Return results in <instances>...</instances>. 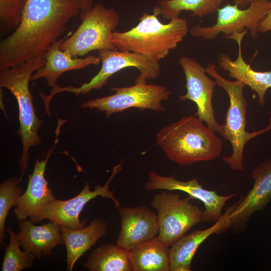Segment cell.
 Here are the masks:
<instances>
[{
  "instance_id": "cell-1",
  "label": "cell",
  "mask_w": 271,
  "mask_h": 271,
  "mask_svg": "<svg viewBox=\"0 0 271 271\" xmlns=\"http://www.w3.org/2000/svg\"><path fill=\"white\" fill-rule=\"evenodd\" d=\"M78 0H27L20 23L0 42V71L43 56L80 15Z\"/></svg>"
},
{
  "instance_id": "cell-2",
  "label": "cell",
  "mask_w": 271,
  "mask_h": 271,
  "mask_svg": "<svg viewBox=\"0 0 271 271\" xmlns=\"http://www.w3.org/2000/svg\"><path fill=\"white\" fill-rule=\"evenodd\" d=\"M203 122L194 115L184 116L160 130L157 144L179 165L213 160L220 155L222 142Z\"/></svg>"
},
{
  "instance_id": "cell-3",
  "label": "cell",
  "mask_w": 271,
  "mask_h": 271,
  "mask_svg": "<svg viewBox=\"0 0 271 271\" xmlns=\"http://www.w3.org/2000/svg\"><path fill=\"white\" fill-rule=\"evenodd\" d=\"M188 31L187 21L179 17L164 24L155 14L144 13L134 27L123 32L114 31L111 40L119 51L136 52L159 62L176 48Z\"/></svg>"
},
{
  "instance_id": "cell-4",
  "label": "cell",
  "mask_w": 271,
  "mask_h": 271,
  "mask_svg": "<svg viewBox=\"0 0 271 271\" xmlns=\"http://www.w3.org/2000/svg\"><path fill=\"white\" fill-rule=\"evenodd\" d=\"M45 64L46 59L41 56L0 71L1 88L8 89L15 97L19 106L20 126L18 133L21 137L23 146L22 154L18 160L20 182L28 166L30 148L41 143L38 131L42 121L36 114L29 81L32 74Z\"/></svg>"
},
{
  "instance_id": "cell-5",
  "label": "cell",
  "mask_w": 271,
  "mask_h": 271,
  "mask_svg": "<svg viewBox=\"0 0 271 271\" xmlns=\"http://www.w3.org/2000/svg\"><path fill=\"white\" fill-rule=\"evenodd\" d=\"M206 70L207 74L214 78L216 85L225 90L229 98V106L226 112L225 122L224 124L220 125L218 132L230 143L232 152L229 156H224L222 160L232 170L243 171L245 146L252 139L271 129L270 113L269 124L266 127L253 132H247L245 130L247 101L243 95L245 85L238 80L232 81L223 77L217 72L214 63L209 64Z\"/></svg>"
},
{
  "instance_id": "cell-6",
  "label": "cell",
  "mask_w": 271,
  "mask_h": 271,
  "mask_svg": "<svg viewBox=\"0 0 271 271\" xmlns=\"http://www.w3.org/2000/svg\"><path fill=\"white\" fill-rule=\"evenodd\" d=\"M81 24L73 34L69 33L60 49L72 57L84 56L95 50H117L111 37L119 23V17L112 8L99 3L80 17Z\"/></svg>"
},
{
  "instance_id": "cell-7",
  "label": "cell",
  "mask_w": 271,
  "mask_h": 271,
  "mask_svg": "<svg viewBox=\"0 0 271 271\" xmlns=\"http://www.w3.org/2000/svg\"><path fill=\"white\" fill-rule=\"evenodd\" d=\"M98 57L102 63L101 69L89 82L79 87H61L57 85L52 88L47 98L50 100L56 94L64 91L79 96L88 93L93 90H97L106 85L111 76L125 68L134 67L140 71L136 79V83H145L147 80L155 79L161 72L159 62L136 52L104 49L98 51Z\"/></svg>"
},
{
  "instance_id": "cell-8",
  "label": "cell",
  "mask_w": 271,
  "mask_h": 271,
  "mask_svg": "<svg viewBox=\"0 0 271 271\" xmlns=\"http://www.w3.org/2000/svg\"><path fill=\"white\" fill-rule=\"evenodd\" d=\"M190 196L182 199L164 191L154 197L152 206L157 210L158 237L168 247L194 225L204 221L203 211L193 204Z\"/></svg>"
},
{
  "instance_id": "cell-9",
  "label": "cell",
  "mask_w": 271,
  "mask_h": 271,
  "mask_svg": "<svg viewBox=\"0 0 271 271\" xmlns=\"http://www.w3.org/2000/svg\"><path fill=\"white\" fill-rule=\"evenodd\" d=\"M271 10V1L261 0L251 3L242 9L237 5L227 4L217 11L216 23L211 26L196 25L190 30L192 36L205 40H212L220 33L225 36L249 30L251 36L258 37V26Z\"/></svg>"
},
{
  "instance_id": "cell-10",
  "label": "cell",
  "mask_w": 271,
  "mask_h": 271,
  "mask_svg": "<svg viewBox=\"0 0 271 271\" xmlns=\"http://www.w3.org/2000/svg\"><path fill=\"white\" fill-rule=\"evenodd\" d=\"M110 90L115 93L85 101L82 103V107L104 111L107 117L130 108L163 112L165 109L161 102L168 100L171 94L170 91L165 86L146 83H136L129 87H112Z\"/></svg>"
},
{
  "instance_id": "cell-11",
  "label": "cell",
  "mask_w": 271,
  "mask_h": 271,
  "mask_svg": "<svg viewBox=\"0 0 271 271\" xmlns=\"http://www.w3.org/2000/svg\"><path fill=\"white\" fill-rule=\"evenodd\" d=\"M121 169V163L114 167L106 183L103 186L96 185L93 191L90 190V186L88 182H86L82 191L73 198L66 200L55 199L42 211L36 223L44 219H48L69 229L82 228L86 226V220L81 221L80 213L88 202L98 196L111 199L115 207H119L120 202L114 196L113 191H110L109 184Z\"/></svg>"
},
{
  "instance_id": "cell-12",
  "label": "cell",
  "mask_w": 271,
  "mask_h": 271,
  "mask_svg": "<svg viewBox=\"0 0 271 271\" xmlns=\"http://www.w3.org/2000/svg\"><path fill=\"white\" fill-rule=\"evenodd\" d=\"M179 64L185 75L187 89L185 94L179 96V99L195 102L196 115L208 127L218 132L220 124L215 117L212 104L215 81L208 76L206 68L192 58L182 56Z\"/></svg>"
},
{
  "instance_id": "cell-13",
  "label": "cell",
  "mask_w": 271,
  "mask_h": 271,
  "mask_svg": "<svg viewBox=\"0 0 271 271\" xmlns=\"http://www.w3.org/2000/svg\"><path fill=\"white\" fill-rule=\"evenodd\" d=\"M61 124H58L56 130V137L53 148L47 151L46 156L41 161L37 159L33 172L29 175L27 188L25 192L16 200L14 212L19 221L26 220L28 217L36 223L39 215L49 203L56 199L44 177L46 165L55 146L58 141Z\"/></svg>"
},
{
  "instance_id": "cell-14",
  "label": "cell",
  "mask_w": 271,
  "mask_h": 271,
  "mask_svg": "<svg viewBox=\"0 0 271 271\" xmlns=\"http://www.w3.org/2000/svg\"><path fill=\"white\" fill-rule=\"evenodd\" d=\"M251 176L254 180L252 188L233 204L230 214L231 228L235 231L244 230L252 215L263 211L271 201V158L259 164Z\"/></svg>"
},
{
  "instance_id": "cell-15",
  "label": "cell",
  "mask_w": 271,
  "mask_h": 271,
  "mask_svg": "<svg viewBox=\"0 0 271 271\" xmlns=\"http://www.w3.org/2000/svg\"><path fill=\"white\" fill-rule=\"evenodd\" d=\"M149 180L145 184L146 190H178L184 192L192 198L197 199L202 202L204 206V221L216 222L222 216V209L226 202L237 194L222 196L214 191L203 188L197 178L187 181H180L174 176H164L152 171L149 174Z\"/></svg>"
},
{
  "instance_id": "cell-16",
  "label": "cell",
  "mask_w": 271,
  "mask_h": 271,
  "mask_svg": "<svg viewBox=\"0 0 271 271\" xmlns=\"http://www.w3.org/2000/svg\"><path fill=\"white\" fill-rule=\"evenodd\" d=\"M121 228L116 245L130 250L159 233L156 213L145 206L118 209Z\"/></svg>"
},
{
  "instance_id": "cell-17",
  "label": "cell",
  "mask_w": 271,
  "mask_h": 271,
  "mask_svg": "<svg viewBox=\"0 0 271 271\" xmlns=\"http://www.w3.org/2000/svg\"><path fill=\"white\" fill-rule=\"evenodd\" d=\"M247 32L245 30L241 33H235L225 36L226 38L236 41L238 46V56L232 60L228 55L220 53L218 56L219 67L228 72V75L241 82L245 86H248L255 91L258 97L260 106L265 103V95L267 90L271 88V70L257 71L251 68L250 64L244 60L241 50L242 40Z\"/></svg>"
},
{
  "instance_id": "cell-18",
  "label": "cell",
  "mask_w": 271,
  "mask_h": 271,
  "mask_svg": "<svg viewBox=\"0 0 271 271\" xmlns=\"http://www.w3.org/2000/svg\"><path fill=\"white\" fill-rule=\"evenodd\" d=\"M233 205L211 227L184 235L170 248V271H191L193 258L200 245L213 234L221 233L231 228L230 214Z\"/></svg>"
},
{
  "instance_id": "cell-19",
  "label": "cell",
  "mask_w": 271,
  "mask_h": 271,
  "mask_svg": "<svg viewBox=\"0 0 271 271\" xmlns=\"http://www.w3.org/2000/svg\"><path fill=\"white\" fill-rule=\"evenodd\" d=\"M33 223L27 220L19 222L17 236L24 250L40 260L42 255H50L58 245L64 244L60 225L52 221L40 226Z\"/></svg>"
},
{
  "instance_id": "cell-20",
  "label": "cell",
  "mask_w": 271,
  "mask_h": 271,
  "mask_svg": "<svg viewBox=\"0 0 271 271\" xmlns=\"http://www.w3.org/2000/svg\"><path fill=\"white\" fill-rule=\"evenodd\" d=\"M67 35L54 43L45 53L43 56L46 59L45 65L32 74L31 80L45 78L48 85L53 88L57 85L56 83L58 78L64 72L82 69L101 62L98 56L88 55L84 58H77L61 51L60 46Z\"/></svg>"
},
{
  "instance_id": "cell-21",
  "label": "cell",
  "mask_w": 271,
  "mask_h": 271,
  "mask_svg": "<svg viewBox=\"0 0 271 271\" xmlns=\"http://www.w3.org/2000/svg\"><path fill=\"white\" fill-rule=\"evenodd\" d=\"M60 230L67 251L66 270L72 271L77 260L106 234L107 225L103 219L96 218L82 228L71 229L60 226Z\"/></svg>"
},
{
  "instance_id": "cell-22",
  "label": "cell",
  "mask_w": 271,
  "mask_h": 271,
  "mask_svg": "<svg viewBox=\"0 0 271 271\" xmlns=\"http://www.w3.org/2000/svg\"><path fill=\"white\" fill-rule=\"evenodd\" d=\"M158 237L129 250L133 271H170V249Z\"/></svg>"
},
{
  "instance_id": "cell-23",
  "label": "cell",
  "mask_w": 271,
  "mask_h": 271,
  "mask_svg": "<svg viewBox=\"0 0 271 271\" xmlns=\"http://www.w3.org/2000/svg\"><path fill=\"white\" fill-rule=\"evenodd\" d=\"M83 266L89 271H133L129 250L113 244L93 250Z\"/></svg>"
},
{
  "instance_id": "cell-24",
  "label": "cell",
  "mask_w": 271,
  "mask_h": 271,
  "mask_svg": "<svg viewBox=\"0 0 271 271\" xmlns=\"http://www.w3.org/2000/svg\"><path fill=\"white\" fill-rule=\"evenodd\" d=\"M224 0H160L153 8V14L171 21L182 11L192 12V16L202 17L217 12Z\"/></svg>"
},
{
  "instance_id": "cell-25",
  "label": "cell",
  "mask_w": 271,
  "mask_h": 271,
  "mask_svg": "<svg viewBox=\"0 0 271 271\" xmlns=\"http://www.w3.org/2000/svg\"><path fill=\"white\" fill-rule=\"evenodd\" d=\"M6 231L9 234L10 243L5 250L2 270L20 271L31 267L35 255L29 251L20 249L17 234L11 227L6 228Z\"/></svg>"
},
{
  "instance_id": "cell-26",
  "label": "cell",
  "mask_w": 271,
  "mask_h": 271,
  "mask_svg": "<svg viewBox=\"0 0 271 271\" xmlns=\"http://www.w3.org/2000/svg\"><path fill=\"white\" fill-rule=\"evenodd\" d=\"M19 179L11 177L0 185V243L1 248L5 245V222L10 209L14 206L17 198L23 192V188L18 186Z\"/></svg>"
},
{
  "instance_id": "cell-27",
  "label": "cell",
  "mask_w": 271,
  "mask_h": 271,
  "mask_svg": "<svg viewBox=\"0 0 271 271\" xmlns=\"http://www.w3.org/2000/svg\"><path fill=\"white\" fill-rule=\"evenodd\" d=\"M27 0H0L1 30L16 29L19 25Z\"/></svg>"
},
{
  "instance_id": "cell-28",
  "label": "cell",
  "mask_w": 271,
  "mask_h": 271,
  "mask_svg": "<svg viewBox=\"0 0 271 271\" xmlns=\"http://www.w3.org/2000/svg\"><path fill=\"white\" fill-rule=\"evenodd\" d=\"M269 31H271V10L260 22L258 26L259 32L264 33Z\"/></svg>"
},
{
  "instance_id": "cell-29",
  "label": "cell",
  "mask_w": 271,
  "mask_h": 271,
  "mask_svg": "<svg viewBox=\"0 0 271 271\" xmlns=\"http://www.w3.org/2000/svg\"><path fill=\"white\" fill-rule=\"evenodd\" d=\"M81 8L79 15L81 16L90 10L94 5V0H78Z\"/></svg>"
},
{
  "instance_id": "cell-30",
  "label": "cell",
  "mask_w": 271,
  "mask_h": 271,
  "mask_svg": "<svg viewBox=\"0 0 271 271\" xmlns=\"http://www.w3.org/2000/svg\"><path fill=\"white\" fill-rule=\"evenodd\" d=\"M261 0H233L234 4L240 8L247 7L251 3Z\"/></svg>"
}]
</instances>
